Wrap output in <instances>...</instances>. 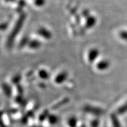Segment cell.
<instances>
[{"instance_id": "1", "label": "cell", "mask_w": 127, "mask_h": 127, "mask_svg": "<svg viewBox=\"0 0 127 127\" xmlns=\"http://www.w3.org/2000/svg\"><path fill=\"white\" fill-rule=\"evenodd\" d=\"M98 54V51L95 49H94V50H92L91 51H90V53H89L88 57H89V60L92 61H93L94 60H95V58H96L97 55Z\"/></svg>"}, {"instance_id": "2", "label": "cell", "mask_w": 127, "mask_h": 127, "mask_svg": "<svg viewBox=\"0 0 127 127\" xmlns=\"http://www.w3.org/2000/svg\"><path fill=\"white\" fill-rule=\"evenodd\" d=\"M109 66V63L107 61H101L98 64L97 67L98 69H105L106 68H107Z\"/></svg>"}, {"instance_id": "3", "label": "cell", "mask_w": 127, "mask_h": 127, "mask_svg": "<svg viewBox=\"0 0 127 127\" xmlns=\"http://www.w3.org/2000/svg\"><path fill=\"white\" fill-rule=\"evenodd\" d=\"M47 30H46L45 29H41L39 30V34L41 35V36H45V38H48L51 36V34L50 32H48Z\"/></svg>"}, {"instance_id": "4", "label": "cell", "mask_w": 127, "mask_h": 127, "mask_svg": "<svg viewBox=\"0 0 127 127\" xmlns=\"http://www.w3.org/2000/svg\"><path fill=\"white\" fill-rule=\"evenodd\" d=\"M66 78V74H64V73H61L60 75L57 76V77H56V78H55V81L58 82V83H59V82H63V81L64 80V79Z\"/></svg>"}, {"instance_id": "5", "label": "cell", "mask_w": 127, "mask_h": 127, "mask_svg": "<svg viewBox=\"0 0 127 127\" xmlns=\"http://www.w3.org/2000/svg\"><path fill=\"white\" fill-rule=\"evenodd\" d=\"M127 111V102L125 103V104H124L123 105H122L121 107H120V108L118 109V112L119 114H123L125 112H126Z\"/></svg>"}, {"instance_id": "6", "label": "cell", "mask_w": 127, "mask_h": 127, "mask_svg": "<svg viewBox=\"0 0 127 127\" xmlns=\"http://www.w3.org/2000/svg\"><path fill=\"white\" fill-rule=\"evenodd\" d=\"M39 45H40V43H39V41H34L30 43V47L34 49L38 48L39 47Z\"/></svg>"}, {"instance_id": "7", "label": "cell", "mask_w": 127, "mask_h": 127, "mask_svg": "<svg viewBox=\"0 0 127 127\" xmlns=\"http://www.w3.org/2000/svg\"><path fill=\"white\" fill-rule=\"evenodd\" d=\"M39 76L42 78H47L48 77V74L44 70H41V72H39Z\"/></svg>"}, {"instance_id": "8", "label": "cell", "mask_w": 127, "mask_h": 127, "mask_svg": "<svg viewBox=\"0 0 127 127\" xmlns=\"http://www.w3.org/2000/svg\"><path fill=\"white\" fill-rule=\"evenodd\" d=\"M35 3L37 6H42L45 3V0H35Z\"/></svg>"}, {"instance_id": "9", "label": "cell", "mask_w": 127, "mask_h": 127, "mask_svg": "<svg viewBox=\"0 0 127 127\" xmlns=\"http://www.w3.org/2000/svg\"><path fill=\"white\" fill-rule=\"evenodd\" d=\"M120 36L123 39L127 40V31H122L120 34Z\"/></svg>"}]
</instances>
